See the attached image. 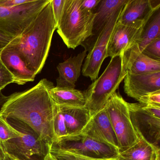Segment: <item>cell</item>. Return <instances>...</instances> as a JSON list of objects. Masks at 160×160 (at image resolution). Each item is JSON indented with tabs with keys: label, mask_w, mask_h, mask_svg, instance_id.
<instances>
[{
	"label": "cell",
	"mask_w": 160,
	"mask_h": 160,
	"mask_svg": "<svg viewBox=\"0 0 160 160\" xmlns=\"http://www.w3.org/2000/svg\"><path fill=\"white\" fill-rule=\"evenodd\" d=\"M53 87L52 82L43 78L31 88L8 96L0 109V116L26 123L50 148L55 142L53 123L57 107L49 93Z\"/></svg>",
	"instance_id": "obj_1"
},
{
	"label": "cell",
	"mask_w": 160,
	"mask_h": 160,
	"mask_svg": "<svg viewBox=\"0 0 160 160\" xmlns=\"http://www.w3.org/2000/svg\"><path fill=\"white\" fill-rule=\"evenodd\" d=\"M56 29L51 0H49L22 33L7 46L16 51L27 67L37 75L45 64Z\"/></svg>",
	"instance_id": "obj_2"
},
{
	"label": "cell",
	"mask_w": 160,
	"mask_h": 160,
	"mask_svg": "<svg viewBox=\"0 0 160 160\" xmlns=\"http://www.w3.org/2000/svg\"><path fill=\"white\" fill-rule=\"evenodd\" d=\"M81 0H65L57 32L69 48L75 49L92 35L95 13L84 11Z\"/></svg>",
	"instance_id": "obj_3"
},
{
	"label": "cell",
	"mask_w": 160,
	"mask_h": 160,
	"mask_svg": "<svg viewBox=\"0 0 160 160\" xmlns=\"http://www.w3.org/2000/svg\"><path fill=\"white\" fill-rule=\"evenodd\" d=\"M126 74L122 54L112 58L100 77L84 92L86 100L85 107L89 111L91 117L104 108Z\"/></svg>",
	"instance_id": "obj_4"
},
{
	"label": "cell",
	"mask_w": 160,
	"mask_h": 160,
	"mask_svg": "<svg viewBox=\"0 0 160 160\" xmlns=\"http://www.w3.org/2000/svg\"><path fill=\"white\" fill-rule=\"evenodd\" d=\"M6 119L22 135L1 144L4 152L19 160H43L49 152V147L26 123L13 119Z\"/></svg>",
	"instance_id": "obj_5"
},
{
	"label": "cell",
	"mask_w": 160,
	"mask_h": 160,
	"mask_svg": "<svg viewBox=\"0 0 160 160\" xmlns=\"http://www.w3.org/2000/svg\"><path fill=\"white\" fill-rule=\"evenodd\" d=\"M105 108L118 139L119 152H121L135 144L139 139L131 121L128 102L115 92L109 98Z\"/></svg>",
	"instance_id": "obj_6"
},
{
	"label": "cell",
	"mask_w": 160,
	"mask_h": 160,
	"mask_svg": "<svg viewBox=\"0 0 160 160\" xmlns=\"http://www.w3.org/2000/svg\"><path fill=\"white\" fill-rule=\"evenodd\" d=\"M49 0H32L13 7H0V32L13 38L20 35Z\"/></svg>",
	"instance_id": "obj_7"
},
{
	"label": "cell",
	"mask_w": 160,
	"mask_h": 160,
	"mask_svg": "<svg viewBox=\"0 0 160 160\" xmlns=\"http://www.w3.org/2000/svg\"><path fill=\"white\" fill-rule=\"evenodd\" d=\"M52 146L65 151L92 159H118L119 154L117 148L82 133L76 135L67 136Z\"/></svg>",
	"instance_id": "obj_8"
},
{
	"label": "cell",
	"mask_w": 160,
	"mask_h": 160,
	"mask_svg": "<svg viewBox=\"0 0 160 160\" xmlns=\"http://www.w3.org/2000/svg\"><path fill=\"white\" fill-rule=\"evenodd\" d=\"M123 7L109 18L101 31L93 38L92 45L88 50L89 53L81 72L84 76L89 78L92 81L98 78L103 62L107 58L108 42Z\"/></svg>",
	"instance_id": "obj_9"
},
{
	"label": "cell",
	"mask_w": 160,
	"mask_h": 160,
	"mask_svg": "<svg viewBox=\"0 0 160 160\" xmlns=\"http://www.w3.org/2000/svg\"><path fill=\"white\" fill-rule=\"evenodd\" d=\"M130 118L135 130L149 143L160 148V118L149 114L142 104L128 102Z\"/></svg>",
	"instance_id": "obj_10"
},
{
	"label": "cell",
	"mask_w": 160,
	"mask_h": 160,
	"mask_svg": "<svg viewBox=\"0 0 160 160\" xmlns=\"http://www.w3.org/2000/svg\"><path fill=\"white\" fill-rule=\"evenodd\" d=\"M152 0H128L123 6L118 22L132 27H143L156 10L160 2Z\"/></svg>",
	"instance_id": "obj_11"
},
{
	"label": "cell",
	"mask_w": 160,
	"mask_h": 160,
	"mask_svg": "<svg viewBox=\"0 0 160 160\" xmlns=\"http://www.w3.org/2000/svg\"><path fill=\"white\" fill-rule=\"evenodd\" d=\"M123 80L124 92L138 101L144 95L160 90V71L140 74L127 73Z\"/></svg>",
	"instance_id": "obj_12"
},
{
	"label": "cell",
	"mask_w": 160,
	"mask_h": 160,
	"mask_svg": "<svg viewBox=\"0 0 160 160\" xmlns=\"http://www.w3.org/2000/svg\"><path fill=\"white\" fill-rule=\"evenodd\" d=\"M143 27L125 26L117 22L108 46L107 58L122 55L136 44Z\"/></svg>",
	"instance_id": "obj_13"
},
{
	"label": "cell",
	"mask_w": 160,
	"mask_h": 160,
	"mask_svg": "<svg viewBox=\"0 0 160 160\" xmlns=\"http://www.w3.org/2000/svg\"><path fill=\"white\" fill-rule=\"evenodd\" d=\"M81 133L119 150L118 139L105 107L91 117Z\"/></svg>",
	"instance_id": "obj_14"
},
{
	"label": "cell",
	"mask_w": 160,
	"mask_h": 160,
	"mask_svg": "<svg viewBox=\"0 0 160 160\" xmlns=\"http://www.w3.org/2000/svg\"><path fill=\"white\" fill-rule=\"evenodd\" d=\"M122 57L128 73L140 74L160 71V61L152 59L143 54L137 44L123 52Z\"/></svg>",
	"instance_id": "obj_15"
},
{
	"label": "cell",
	"mask_w": 160,
	"mask_h": 160,
	"mask_svg": "<svg viewBox=\"0 0 160 160\" xmlns=\"http://www.w3.org/2000/svg\"><path fill=\"white\" fill-rule=\"evenodd\" d=\"M2 61L15 78V84L23 85L35 79L36 75L27 67L17 52L8 46L0 53Z\"/></svg>",
	"instance_id": "obj_16"
},
{
	"label": "cell",
	"mask_w": 160,
	"mask_h": 160,
	"mask_svg": "<svg viewBox=\"0 0 160 160\" xmlns=\"http://www.w3.org/2000/svg\"><path fill=\"white\" fill-rule=\"evenodd\" d=\"M87 52L85 49L77 56L59 63L57 66L59 76L57 79L56 87L75 88L76 83L81 75V67Z\"/></svg>",
	"instance_id": "obj_17"
},
{
	"label": "cell",
	"mask_w": 160,
	"mask_h": 160,
	"mask_svg": "<svg viewBox=\"0 0 160 160\" xmlns=\"http://www.w3.org/2000/svg\"><path fill=\"white\" fill-rule=\"evenodd\" d=\"M58 106L64 117L67 136L76 135L81 133L90 119L88 108L85 107Z\"/></svg>",
	"instance_id": "obj_18"
},
{
	"label": "cell",
	"mask_w": 160,
	"mask_h": 160,
	"mask_svg": "<svg viewBox=\"0 0 160 160\" xmlns=\"http://www.w3.org/2000/svg\"><path fill=\"white\" fill-rule=\"evenodd\" d=\"M139 139L130 148L119 152L118 160H158L160 148L149 143L138 133Z\"/></svg>",
	"instance_id": "obj_19"
},
{
	"label": "cell",
	"mask_w": 160,
	"mask_h": 160,
	"mask_svg": "<svg viewBox=\"0 0 160 160\" xmlns=\"http://www.w3.org/2000/svg\"><path fill=\"white\" fill-rule=\"evenodd\" d=\"M127 2L128 0H101L94 11L95 16L91 37H95L109 18L122 8Z\"/></svg>",
	"instance_id": "obj_20"
},
{
	"label": "cell",
	"mask_w": 160,
	"mask_h": 160,
	"mask_svg": "<svg viewBox=\"0 0 160 160\" xmlns=\"http://www.w3.org/2000/svg\"><path fill=\"white\" fill-rule=\"evenodd\" d=\"M49 93L54 102L58 105L84 107L86 100L84 92L75 88L53 87Z\"/></svg>",
	"instance_id": "obj_21"
},
{
	"label": "cell",
	"mask_w": 160,
	"mask_h": 160,
	"mask_svg": "<svg viewBox=\"0 0 160 160\" xmlns=\"http://www.w3.org/2000/svg\"><path fill=\"white\" fill-rule=\"evenodd\" d=\"M158 38H160V8L154 12L145 24L136 44L142 52L147 45Z\"/></svg>",
	"instance_id": "obj_22"
},
{
	"label": "cell",
	"mask_w": 160,
	"mask_h": 160,
	"mask_svg": "<svg viewBox=\"0 0 160 160\" xmlns=\"http://www.w3.org/2000/svg\"><path fill=\"white\" fill-rule=\"evenodd\" d=\"M22 133L14 128L7 119L0 116V145L12 138L21 137Z\"/></svg>",
	"instance_id": "obj_23"
},
{
	"label": "cell",
	"mask_w": 160,
	"mask_h": 160,
	"mask_svg": "<svg viewBox=\"0 0 160 160\" xmlns=\"http://www.w3.org/2000/svg\"><path fill=\"white\" fill-rule=\"evenodd\" d=\"M53 129L55 136L54 143H56L60 139L67 136V129L64 117L59 107L57 104L54 117Z\"/></svg>",
	"instance_id": "obj_24"
},
{
	"label": "cell",
	"mask_w": 160,
	"mask_h": 160,
	"mask_svg": "<svg viewBox=\"0 0 160 160\" xmlns=\"http://www.w3.org/2000/svg\"><path fill=\"white\" fill-rule=\"evenodd\" d=\"M49 152L58 160H118V159H95L88 158L62 150L53 146L50 148Z\"/></svg>",
	"instance_id": "obj_25"
},
{
	"label": "cell",
	"mask_w": 160,
	"mask_h": 160,
	"mask_svg": "<svg viewBox=\"0 0 160 160\" xmlns=\"http://www.w3.org/2000/svg\"><path fill=\"white\" fill-rule=\"evenodd\" d=\"M142 52L152 59L160 61V38L153 40L147 45Z\"/></svg>",
	"instance_id": "obj_26"
},
{
	"label": "cell",
	"mask_w": 160,
	"mask_h": 160,
	"mask_svg": "<svg viewBox=\"0 0 160 160\" xmlns=\"http://www.w3.org/2000/svg\"><path fill=\"white\" fill-rule=\"evenodd\" d=\"M14 83V77L5 67L0 57V90L9 84Z\"/></svg>",
	"instance_id": "obj_27"
},
{
	"label": "cell",
	"mask_w": 160,
	"mask_h": 160,
	"mask_svg": "<svg viewBox=\"0 0 160 160\" xmlns=\"http://www.w3.org/2000/svg\"><path fill=\"white\" fill-rule=\"evenodd\" d=\"M138 102L145 105L154 106L160 107V90L151 92L141 97Z\"/></svg>",
	"instance_id": "obj_28"
},
{
	"label": "cell",
	"mask_w": 160,
	"mask_h": 160,
	"mask_svg": "<svg viewBox=\"0 0 160 160\" xmlns=\"http://www.w3.org/2000/svg\"><path fill=\"white\" fill-rule=\"evenodd\" d=\"M65 3V0H51L52 10L57 26L62 16Z\"/></svg>",
	"instance_id": "obj_29"
},
{
	"label": "cell",
	"mask_w": 160,
	"mask_h": 160,
	"mask_svg": "<svg viewBox=\"0 0 160 160\" xmlns=\"http://www.w3.org/2000/svg\"><path fill=\"white\" fill-rule=\"evenodd\" d=\"M100 1L101 0H81L80 7L84 11L94 12Z\"/></svg>",
	"instance_id": "obj_30"
},
{
	"label": "cell",
	"mask_w": 160,
	"mask_h": 160,
	"mask_svg": "<svg viewBox=\"0 0 160 160\" xmlns=\"http://www.w3.org/2000/svg\"><path fill=\"white\" fill-rule=\"evenodd\" d=\"M32 0H0V7H13L29 3Z\"/></svg>",
	"instance_id": "obj_31"
},
{
	"label": "cell",
	"mask_w": 160,
	"mask_h": 160,
	"mask_svg": "<svg viewBox=\"0 0 160 160\" xmlns=\"http://www.w3.org/2000/svg\"><path fill=\"white\" fill-rule=\"evenodd\" d=\"M142 105L143 109L149 114L160 118V107L154 106L145 105L142 104Z\"/></svg>",
	"instance_id": "obj_32"
},
{
	"label": "cell",
	"mask_w": 160,
	"mask_h": 160,
	"mask_svg": "<svg viewBox=\"0 0 160 160\" xmlns=\"http://www.w3.org/2000/svg\"><path fill=\"white\" fill-rule=\"evenodd\" d=\"M14 38H12L4 33L0 32V44L7 46Z\"/></svg>",
	"instance_id": "obj_33"
},
{
	"label": "cell",
	"mask_w": 160,
	"mask_h": 160,
	"mask_svg": "<svg viewBox=\"0 0 160 160\" xmlns=\"http://www.w3.org/2000/svg\"><path fill=\"white\" fill-rule=\"evenodd\" d=\"M8 98V96L4 95L2 93V90H0V105H2L7 101Z\"/></svg>",
	"instance_id": "obj_34"
},
{
	"label": "cell",
	"mask_w": 160,
	"mask_h": 160,
	"mask_svg": "<svg viewBox=\"0 0 160 160\" xmlns=\"http://www.w3.org/2000/svg\"><path fill=\"white\" fill-rule=\"evenodd\" d=\"M43 160H57V159L53 154H51L50 152H49L46 155L45 157L44 158Z\"/></svg>",
	"instance_id": "obj_35"
},
{
	"label": "cell",
	"mask_w": 160,
	"mask_h": 160,
	"mask_svg": "<svg viewBox=\"0 0 160 160\" xmlns=\"http://www.w3.org/2000/svg\"><path fill=\"white\" fill-rule=\"evenodd\" d=\"M4 152L2 148L0 146V160H3L4 157Z\"/></svg>",
	"instance_id": "obj_36"
},
{
	"label": "cell",
	"mask_w": 160,
	"mask_h": 160,
	"mask_svg": "<svg viewBox=\"0 0 160 160\" xmlns=\"http://www.w3.org/2000/svg\"><path fill=\"white\" fill-rule=\"evenodd\" d=\"M5 153V152H4ZM3 160H11L10 159V157L8 156V154H6V153H4V157Z\"/></svg>",
	"instance_id": "obj_37"
},
{
	"label": "cell",
	"mask_w": 160,
	"mask_h": 160,
	"mask_svg": "<svg viewBox=\"0 0 160 160\" xmlns=\"http://www.w3.org/2000/svg\"><path fill=\"white\" fill-rule=\"evenodd\" d=\"M6 154H7V153H6ZM8 155L9 156V157H10V159H11V160H18V159L16 158L15 157H13V156H12V155H8Z\"/></svg>",
	"instance_id": "obj_38"
},
{
	"label": "cell",
	"mask_w": 160,
	"mask_h": 160,
	"mask_svg": "<svg viewBox=\"0 0 160 160\" xmlns=\"http://www.w3.org/2000/svg\"><path fill=\"white\" fill-rule=\"evenodd\" d=\"M6 46V45H4L0 44V51H1V50H2V49H3V48Z\"/></svg>",
	"instance_id": "obj_39"
},
{
	"label": "cell",
	"mask_w": 160,
	"mask_h": 160,
	"mask_svg": "<svg viewBox=\"0 0 160 160\" xmlns=\"http://www.w3.org/2000/svg\"><path fill=\"white\" fill-rule=\"evenodd\" d=\"M2 50H1V51H2ZM1 51H0V52H1Z\"/></svg>",
	"instance_id": "obj_40"
},
{
	"label": "cell",
	"mask_w": 160,
	"mask_h": 160,
	"mask_svg": "<svg viewBox=\"0 0 160 160\" xmlns=\"http://www.w3.org/2000/svg\"><path fill=\"white\" fill-rule=\"evenodd\" d=\"M160 160V159H159V160Z\"/></svg>",
	"instance_id": "obj_41"
},
{
	"label": "cell",
	"mask_w": 160,
	"mask_h": 160,
	"mask_svg": "<svg viewBox=\"0 0 160 160\" xmlns=\"http://www.w3.org/2000/svg\"></svg>",
	"instance_id": "obj_42"
}]
</instances>
